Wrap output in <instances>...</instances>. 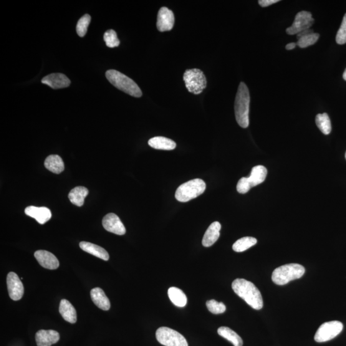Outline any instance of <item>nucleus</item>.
Segmentation results:
<instances>
[{"label":"nucleus","instance_id":"1","mask_svg":"<svg viewBox=\"0 0 346 346\" xmlns=\"http://www.w3.org/2000/svg\"><path fill=\"white\" fill-rule=\"evenodd\" d=\"M232 287L235 293L244 299L252 309H262L264 303L261 293L252 282L244 279H237L232 283Z\"/></svg>","mask_w":346,"mask_h":346},{"label":"nucleus","instance_id":"2","mask_svg":"<svg viewBox=\"0 0 346 346\" xmlns=\"http://www.w3.org/2000/svg\"><path fill=\"white\" fill-rule=\"evenodd\" d=\"M249 104L248 88L244 83L241 82L239 86L235 101V114L237 123L243 128H246L249 126Z\"/></svg>","mask_w":346,"mask_h":346},{"label":"nucleus","instance_id":"3","mask_svg":"<svg viewBox=\"0 0 346 346\" xmlns=\"http://www.w3.org/2000/svg\"><path fill=\"white\" fill-rule=\"evenodd\" d=\"M106 77L118 89L135 98L142 97L143 93L137 83L118 71L110 70L106 72Z\"/></svg>","mask_w":346,"mask_h":346},{"label":"nucleus","instance_id":"4","mask_svg":"<svg viewBox=\"0 0 346 346\" xmlns=\"http://www.w3.org/2000/svg\"><path fill=\"white\" fill-rule=\"evenodd\" d=\"M305 269L302 265L289 264L280 266L274 270L272 274V282L279 285H284L288 283L300 279L304 276Z\"/></svg>","mask_w":346,"mask_h":346},{"label":"nucleus","instance_id":"5","mask_svg":"<svg viewBox=\"0 0 346 346\" xmlns=\"http://www.w3.org/2000/svg\"><path fill=\"white\" fill-rule=\"evenodd\" d=\"M206 189V184L201 179H194L181 185L175 193L178 201L186 203L200 196Z\"/></svg>","mask_w":346,"mask_h":346},{"label":"nucleus","instance_id":"6","mask_svg":"<svg viewBox=\"0 0 346 346\" xmlns=\"http://www.w3.org/2000/svg\"><path fill=\"white\" fill-rule=\"evenodd\" d=\"M187 89L194 95L201 94L206 87V79L202 71L191 69L186 71L183 75Z\"/></svg>","mask_w":346,"mask_h":346},{"label":"nucleus","instance_id":"7","mask_svg":"<svg viewBox=\"0 0 346 346\" xmlns=\"http://www.w3.org/2000/svg\"><path fill=\"white\" fill-rule=\"evenodd\" d=\"M156 340L165 346H189L182 335L168 327L159 328L156 332Z\"/></svg>","mask_w":346,"mask_h":346},{"label":"nucleus","instance_id":"8","mask_svg":"<svg viewBox=\"0 0 346 346\" xmlns=\"http://www.w3.org/2000/svg\"><path fill=\"white\" fill-rule=\"evenodd\" d=\"M343 330L342 323L337 320L325 322L315 333L314 339L317 342H325L339 335Z\"/></svg>","mask_w":346,"mask_h":346},{"label":"nucleus","instance_id":"9","mask_svg":"<svg viewBox=\"0 0 346 346\" xmlns=\"http://www.w3.org/2000/svg\"><path fill=\"white\" fill-rule=\"evenodd\" d=\"M314 19L310 12L302 11L298 12L295 17L292 26L287 28L286 32L289 35L299 34L305 30L310 29L314 24Z\"/></svg>","mask_w":346,"mask_h":346},{"label":"nucleus","instance_id":"10","mask_svg":"<svg viewBox=\"0 0 346 346\" xmlns=\"http://www.w3.org/2000/svg\"><path fill=\"white\" fill-rule=\"evenodd\" d=\"M7 289L12 300L18 301L24 294V287L21 280L14 272H9L7 276Z\"/></svg>","mask_w":346,"mask_h":346},{"label":"nucleus","instance_id":"11","mask_svg":"<svg viewBox=\"0 0 346 346\" xmlns=\"http://www.w3.org/2000/svg\"><path fill=\"white\" fill-rule=\"evenodd\" d=\"M103 226L106 230L119 236L126 234V228L121 219L117 215L113 213L108 214L103 218Z\"/></svg>","mask_w":346,"mask_h":346},{"label":"nucleus","instance_id":"12","mask_svg":"<svg viewBox=\"0 0 346 346\" xmlns=\"http://www.w3.org/2000/svg\"><path fill=\"white\" fill-rule=\"evenodd\" d=\"M175 16L173 12L167 7H162L159 10L156 27L160 32L169 31L174 27Z\"/></svg>","mask_w":346,"mask_h":346},{"label":"nucleus","instance_id":"13","mask_svg":"<svg viewBox=\"0 0 346 346\" xmlns=\"http://www.w3.org/2000/svg\"><path fill=\"white\" fill-rule=\"evenodd\" d=\"M39 264L44 268L54 270L59 267V261L54 254L45 250H38L34 253Z\"/></svg>","mask_w":346,"mask_h":346},{"label":"nucleus","instance_id":"14","mask_svg":"<svg viewBox=\"0 0 346 346\" xmlns=\"http://www.w3.org/2000/svg\"><path fill=\"white\" fill-rule=\"evenodd\" d=\"M42 83L49 85L52 89H59L69 87L71 81L62 73H52L43 78Z\"/></svg>","mask_w":346,"mask_h":346},{"label":"nucleus","instance_id":"15","mask_svg":"<svg viewBox=\"0 0 346 346\" xmlns=\"http://www.w3.org/2000/svg\"><path fill=\"white\" fill-rule=\"evenodd\" d=\"M25 214L31 217L40 224H44L52 218V212L47 207L29 206L25 209Z\"/></svg>","mask_w":346,"mask_h":346},{"label":"nucleus","instance_id":"16","mask_svg":"<svg viewBox=\"0 0 346 346\" xmlns=\"http://www.w3.org/2000/svg\"><path fill=\"white\" fill-rule=\"evenodd\" d=\"M60 340L59 333L56 331L41 330L35 335L37 346H51Z\"/></svg>","mask_w":346,"mask_h":346},{"label":"nucleus","instance_id":"17","mask_svg":"<svg viewBox=\"0 0 346 346\" xmlns=\"http://www.w3.org/2000/svg\"><path fill=\"white\" fill-rule=\"evenodd\" d=\"M221 224L218 221L214 222L206 229L204 235L202 244L204 247H211L218 241L220 236Z\"/></svg>","mask_w":346,"mask_h":346},{"label":"nucleus","instance_id":"18","mask_svg":"<svg viewBox=\"0 0 346 346\" xmlns=\"http://www.w3.org/2000/svg\"><path fill=\"white\" fill-rule=\"evenodd\" d=\"M90 296L93 303L103 310H108L110 308V302L104 291L99 287L95 288L90 291Z\"/></svg>","mask_w":346,"mask_h":346},{"label":"nucleus","instance_id":"19","mask_svg":"<svg viewBox=\"0 0 346 346\" xmlns=\"http://www.w3.org/2000/svg\"><path fill=\"white\" fill-rule=\"evenodd\" d=\"M80 247L83 251L93 255V256L100 258L103 261H107L109 259V255H108V252L103 247L98 246L97 244L83 241L80 242Z\"/></svg>","mask_w":346,"mask_h":346},{"label":"nucleus","instance_id":"20","mask_svg":"<svg viewBox=\"0 0 346 346\" xmlns=\"http://www.w3.org/2000/svg\"><path fill=\"white\" fill-rule=\"evenodd\" d=\"M59 312L63 319L67 322L75 324L77 322V312L72 304L66 299H62L60 302Z\"/></svg>","mask_w":346,"mask_h":346},{"label":"nucleus","instance_id":"21","mask_svg":"<svg viewBox=\"0 0 346 346\" xmlns=\"http://www.w3.org/2000/svg\"><path fill=\"white\" fill-rule=\"evenodd\" d=\"M148 145L156 150H173L176 145L175 141L164 137H155L148 141Z\"/></svg>","mask_w":346,"mask_h":346},{"label":"nucleus","instance_id":"22","mask_svg":"<svg viewBox=\"0 0 346 346\" xmlns=\"http://www.w3.org/2000/svg\"><path fill=\"white\" fill-rule=\"evenodd\" d=\"M89 194V190L84 187H77L70 191L68 198L73 204L82 206L84 203L85 198Z\"/></svg>","mask_w":346,"mask_h":346},{"label":"nucleus","instance_id":"23","mask_svg":"<svg viewBox=\"0 0 346 346\" xmlns=\"http://www.w3.org/2000/svg\"><path fill=\"white\" fill-rule=\"evenodd\" d=\"M267 175V170L263 166H257L252 168L251 175L248 177L251 188L263 183L266 180Z\"/></svg>","mask_w":346,"mask_h":346},{"label":"nucleus","instance_id":"24","mask_svg":"<svg viewBox=\"0 0 346 346\" xmlns=\"http://www.w3.org/2000/svg\"><path fill=\"white\" fill-rule=\"evenodd\" d=\"M47 169L55 174L61 173L64 170V163L60 156L52 155L48 156L44 162Z\"/></svg>","mask_w":346,"mask_h":346},{"label":"nucleus","instance_id":"25","mask_svg":"<svg viewBox=\"0 0 346 346\" xmlns=\"http://www.w3.org/2000/svg\"><path fill=\"white\" fill-rule=\"evenodd\" d=\"M169 299L174 305L178 307H184L188 303V298L182 290L176 287H171L168 290Z\"/></svg>","mask_w":346,"mask_h":346},{"label":"nucleus","instance_id":"26","mask_svg":"<svg viewBox=\"0 0 346 346\" xmlns=\"http://www.w3.org/2000/svg\"><path fill=\"white\" fill-rule=\"evenodd\" d=\"M218 334L233 343L234 346H242L243 340L234 331L228 327H222L218 330Z\"/></svg>","mask_w":346,"mask_h":346},{"label":"nucleus","instance_id":"27","mask_svg":"<svg viewBox=\"0 0 346 346\" xmlns=\"http://www.w3.org/2000/svg\"><path fill=\"white\" fill-rule=\"evenodd\" d=\"M315 123L323 134H330L332 131V124H331L329 116L327 113L317 114L315 118Z\"/></svg>","mask_w":346,"mask_h":346},{"label":"nucleus","instance_id":"28","mask_svg":"<svg viewBox=\"0 0 346 346\" xmlns=\"http://www.w3.org/2000/svg\"><path fill=\"white\" fill-rule=\"evenodd\" d=\"M257 243V240L252 237H245L243 238L237 240L233 245L234 251L236 252H243L250 247L255 246Z\"/></svg>","mask_w":346,"mask_h":346},{"label":"nucleus","instance_id":"29","mask_svg":"<svg viewBox=\"0 0 346 346\" xmlns=\"http://www.w3.org/2000/svg\"><path fill=\"white\" fill-rule=\"evenodd\" d=\"M319 37V34H317V33H313V34L305 35V36L298 39L296 43L297 46L301 49H305V48L312 46L317 42Z\"/></svg>","mask_w":346,"mask_h":346},{"label":"nucleus","instance_id":"30","mask_svg":"<svg viewBox=\"0 0 346 346\" xmlns=\"http://www.w3.org/2000/svg\"><path fill=\"white\" fill-rule=\"evenodd\" d=\"M90 21H91V17L89 14H85L78 20L77 25V32L80 37L85 36Z\"/></svg>","mask_w":346,"mask_h":346},{"label":"nucleus","instance_id":"31","mask_svg":"<svg viewBox=\"0 0 346 346\" xmlns=\"http://www.w3.org/2000/svg\"><path fill=\"white\" fill-rule=\"evenodd\" d=\"M104 40L107 44V46L108 48H113L118 47L120 44V40H119L117 34L113 30H108V31L106 32L104 34Z\"/></svg>","mask_w":346,"mask_h":346},{"label":"nucleus","instance_id":"32","mask_svg":"<svg viewBox=\"0 0 346 346\" xmlns=\"http://www.w3.org/2000/svg\"><path fill=\"white\" fill-rule=\"evenodd\" d=\"M206 305L209 311L214 314H223L226 311L225 305L223 303L218 302L214 299L208 301Z\"/></svg>","mask_w":346,"mask_h":346},{"label":"nucleus","instance_id":"33","mask_svg":"<svg viewBox=\"0 0 346 346\" xmlns=\"http://www.w3.org/2000/svg\"><path fill=\"white\" fill-rule=\"evenodd\" d=\"M336 41L338 44H344L346 43V14L343 17L342 24L336 36Z\"/></svg>","mask_w":346,"mask_h":346},{"label":"nucleus","instance_id":"34","mask_svg":"<svg viewBox=\"0 0 346 346\" xmlns=\"http://www.w3.org/2000/svg\"><path fill=\"white\" fill-rule=\"evenodd\" d=\"M251 188H252L248 178H242L240 179L238 183H237V190L239 193L246 194Z\"/></svg>","mask_w":346,"mask_h":346},{"label":"nucleus","instance_id":"35","mask_svg":"<svg viewBox=\"0 0 346 346\" xmlns=\"http://www.w3.org/2000/svg\"><path fill=\"white\" fill-rule=\"evenodd\" d=\"M279 2V0H260L259 4L262 7H267Z\"/></svg>","mask_w":346,"mask_h":346},{"label":"nucleus","instance_id":"36","mask_svg":"<svg viewBox=\"0 0 346 346\" xmlns=\"http://www.w3.org/2000/svg\"><path fill=\"white\" fill-rule=\"evenodd\" d=\"M314 33L311 29L305 30L304 31L300 32L299 34L297 35V37L298 39H299L300 38L305 36V35H309Z\"/></svg>","mask_w":346,"mask_h":346},{"label":"nucleus","instance_id":"37","mask_svg":"<svg viewBox=\"0 0 346 346\" xmlns=\"http://www.w3.org/2000/svg\"><path fill=\"white\" fill-rule=\"evenodd\" d=\"M296 46H297L296 43L291 42L286 45V47H285V49H286V50H292L293 49H294L296 47Z\"/></svg>","mask_w":346,"mask_h":346},{"label":"nucleus","instance_id":"38","mask_svg":"<svg viewBox=\"0 0 346 346\" xmlns=\"http://www.w3.org/2000/svg\"><path fill=\"white\" fill-rule=\"evenodd\" d=\"M343 78L346 81V69L345 70L344 72H343Z\"/></svg>","mask_w":346,"mask_h":346},{"label":"nucleus","instance_id":"39","mask_svg":"<svg viewBox=\"0 0 346 346\" xmlns=\"http://www.w3.org/2000/svg\"><path fill=\"white\" fill-rule=\"evenodd\" d=\"M345 159H346V152H345Z\"/></svg>","mask_w":346,"mask_h":346}]
</instances>
